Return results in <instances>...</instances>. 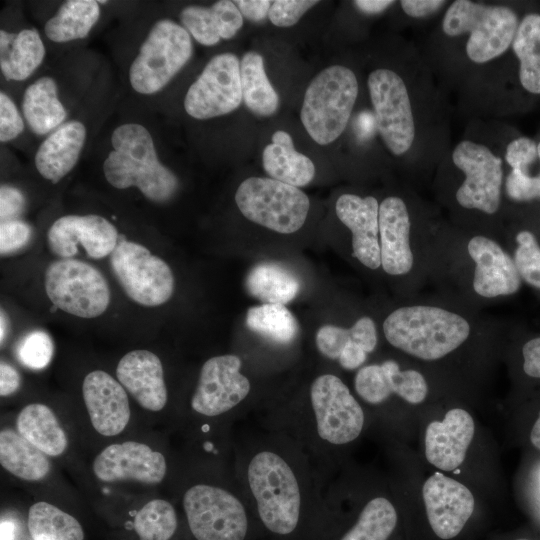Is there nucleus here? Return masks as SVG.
I'll list each match as a JSON object with an SVG mask.
<instances>
[{"label": "nucleus", "mask_w": 540, "mask_h": 540, "mask_svg": "<svg viewBox=\"0 0 540 540\" xmlns=\"http://www.w3.org/2000/svg\"><path fill=\"white\" fill-rule=\"evenodd\" d=\"M524 2L453 0L417 44L437 82L472 118L511 115V48Z\"/></svg>", "instance_id": "nucleus-1"}, {"label": "nucleus", "mask_w": 540, "mask_h": 540, "mask_svg": "<svg viewBox=\"0 0 540 540\" xmlns=\"http://www.w3.org/2000/svg\"><path fill=\"white\" fill-rule=\"evenodd\" d=\"M366 86L377 134L413 188L432 182L449 149L451 105L417 44L402 41L393 65L374 67Z\"/></svg>", "instance_id": "nucleus-2"}, {"label": "nucleus", "mask_w": 540, "mask_h": 540, "mask_svg": "<svg viewBox=\"0 0 540 540\" xmlns=\"http://www.w3.org/2000/svg\"><path fill=\"white\" fill-rule=\"evenodd\" d=\"M511 130L498 119L472 118L451 143L431 182L451 224L502 241L510 208L504 195V148Z\"/></svg>", "instance_id": "nucleus-3"}, {"label": "nucleus", "mask_w": 540, "mask_h": 540, "mask_svg": "<svg viewBox=\"0 0 540 540\" xmlns=\"http://www.w3.org/2000/svg\"><path fill=\"white\" fill-rule=\"evenodd\" d=\"M431 279L442 295L473 309L516 294L523 282L503 242L443 219L437 232Z\"/></svg>", "instance_id": "nucleus-4"}, {"label": "nucleus", "mask_w": 540, "mask_h": 540, "mask_svg": "<svg viewBox=\"0 0 540 540\" xmlns=\"http://www.w3.org/2000/svg\"><path fill=\"white\" fill-rule=\"evenodd\" d=\"M486 325L476 309L449 297L414 296L385 317L382 331L386 341L399 351L435 362L458 351Z\"/></svg>", "instance_id": "nucleus-5"}, {"label": "nucleus", "mask_w": 540, "mask_h": 540, "mask_svg": "<svg viewBox=\"0 0 540 540\" xmlns=\"http://www.w3.org/2000/svg\"><path fill=\"white\" fill-rule=\"evenodd\" d=\"M442 220L437 207L414 188L388 194L379 201L381 269L390 277L410 280L415 296L431 279L433 250Z\"/></svg>", "instance_id": "nucleus-6"}, {"label": "nucleus", "mask_w": 540, "mask_h": 540, "mask_svg": "<svg viewBox=\"0 0 540 540\" xmlns=\"http://www.w3.org/2000/svg\"><path fill=\"white\" fill-rule=\"evenodd\" d=\"M112 150L103 163L107 182L117 189L137 187L150 201L165 203L179 188L176 175L163 165L147 128L138 123L116 127L111 135Z\"/></svg>", "instance_id": "nucleus-7"}, {"label": "nucleus", "mask_w": 540, "mask_h": 540, "mask_svg": "<svg viewBox=\"0 0 540 540\" xmlns=\"http://www.w3.org/2000/svg\"><path fill=\"white\" fill-rule=\"evenodd\" d=\"M359 96L356 73L344 65H332L309 83L300 118L309 136L328 145L347 128Z\"/></svg>", "instance_id": "nucleus-8"}, {"label": "nucleus", "mask_w": 540, "mask_h": 540, "mask_svg": "<svg viewBox=\"0 0 540 540\" xmlns=\"http://www.w3.org/2000/svg\"><path fill=\"white\" fill-rule=\"evenodd\" d=\"M247 477L264 526L274 534L292 533L300 518L301 494L288 463L274 452L261 451L251 459Z\"/></svg>", "instance_id": "nucleus-9"}, {"label": "nucleus", "mask_w": 540, "mask_h": 540, "mask_svg": "<svg viewBox=\"0 0 540 540\" xmlns=\"http://www.w3.org/2000/svg\"><path fill=\"white\" fill-rule=\"evenodd\" d=\"M193 52L191 36L180 24L160 19L151 27L129 68V82L138 93L161 91L187 64Z\"/></svg>", "instance_id": "nucleus-10"}, {"label": "nucleus", "mask_w": 540, "mask_h": 540, "mask_svg": "<svg viewBox=\"0 0 540 540\" xmlns=\"http://www.w3.org/2000/svg\"><path fill=\"white\" fill-rule=\"evenodd\" d=\"M235 201L248 220L281 234L301 229L310 208L308 196L299 188L263 177L245 179Z\"/></svg>", "instance_id": "nucleus-11"}, {"label": "nucleus", "mask_w": 540, "mask_h": 540, "mask_svg": "<svg viewBox=\"0 0 540 540\" xmlns=\"http://www.w3.org/2000/svg\"><path fill=\"white\" fill-rule=\"evenodd\" d=\"M44 283L53 305L77 317H98L110 302L104 276L81 260L68 258L52 262L46 269Z\"/></svg>", "instance_id": "nucleus-12"}, {"label": "nucleus", "mask_w": 540, "mask_h": 540, "mask_svg": "<svg viewBox=\"0 0 540 540\" xmlns=\"http://www.w3.org/2000/svg\"><path fill=\"white\" fill-rule=\"evenodd\" d=\"M110 266L127 296L140 305H162L174 292V276L168 264L141 244L118 241L110 255Z\"/></svg>", "instance_id": "nucleus-13"}, {"label": "nucleus", "mask_w": 540, "mask_h": 540, "mask_svg": "<svg viewBox=\"0 0 540 540\" xmlns=\"http://www.w3.org/2000/svg\"><path fill=\"white\" fill-rule=\"evenodd\" d=\"M183 507L197 540H244L248 520L240 500L227 490L197 484L184 494Z\"/></svg>", "instance_id": "nucleus-14"}, {"label": "nucleus", "mask_w": 540, "mask_h": 540, "mask_svg": "<svg viewBox=\"0 0 540 540\" xmlns=\"http://www.w3.org/2000/svg\"><path fill=\"white\" fill-rule=\"evenodd\" d=\"M240 62L233 53H221L206 64L184 99L186 113L198 120L226 115L241 102Z\"/></svg>", "instance_id": "nucleus-15"}, {"label": "nucleus", "mask_w": 540, "mask_h": 540, "mask_svg": "<svg viewBox=\"0 0 540 540\" xmlns=\"http://www.w3.org/2000/svg\"><path fill=\"white\" fill-rule=\"evenodd\" d=\"M310 398L321 439L343 445L360 435L365 419L363 409L339 377L318 376L311 385Z\"/></svg>", "instance_id": "nucleus-16"}, {"label": "nucleus", "mask_w": 540, "mask_h": 540, "mask_svg": "<svg viewBox=\"0 0 540 540\" xmlns=\"http://www.w3.org/2000/svg\"><path fill=\"white\" fill-rule=\"evenodd\" d=\"M511 52V111L516 114L540 102V3L524 2Z\"/></svg>", "instance_id": "nucleus-17"}, {"label": "nucleus", "mask_w": 540, "mask_h": 540, "mask_svg": "<svg viewBox=\"0 0 540 540\" xmlns=\"http://www.w3.org/2000/svg\"><path fill=\"white\" fill-rule=\"evenodd\" d=\"M241 365V359L232 354L208 359L201 368L191 399L193 410L211 417L221 415L242 402L251 385L240 372Z\"/></svg>", "instance_id": "nucleus-18"}, {"label": "nucleus", "mask_w": 540, "mask_h": 540, "mask_svg": "<svg viewBox=\"0 0 540 540\" xmlns=\"http://www.w3.org/2000/svg\"><path fill=\"white\" fill-rule=\"evenodd\" d=\"M52 253L68 259L78 253V244L94 259L104 258L114 251L118 232L106 218L96 215H65L58 218L47 235Z\"/></svg>", "instance_id": "nucleus-19"}, {"label": "nucleus", "mask_w": 540, "mask_h": 540, "mask_svg": "<svg viewBox=\"0 0 540 540\" xmlns=\"http://www.w3.org/2000/svg\"><path fill=\"white\" fill-rule=\"evenodd\" d=\"M422 495L435 535L443 540L459 535L474 511L471 491L455 479L436 472L424 482Z\"/></svg>", "instance_id": "nucleus-20"}, {"label": "nucleus", "mask_w": 540, "mask_h": 540, "mask_svg": "<svg viewBox=\"0 0 540 540\" xmlns=\"http://www.w3.org/2000/svg\"><path fill=\"white\" fill-rule=\"evenodd\" d=\"M94 475L102 482L136 481L160 483L166 475V460L150 446L125 441L104 448L94 459Z\"/></svg>", "instance_id": "nucleus-21"}, {"label": "nucleus", "mask_w": 540, "mask_h": 540, "mask_svg": "<svg viewBox=\"0 0 540 540\" xmlns=\"http://www.w3.org/2000/svg\"><path fill=\"white\" fill-rule=\"evenodd\" d=\"M335 212L351 233L352 257L367 269L381 268L378 198L344 193L336 201Z\"/></svg>", "instance_id": "nucleus-22"}, {"label": "nucleus", "mask_w": 540, "mask_h": 540, "mask_svg": "<svg viewBox=\"0 0 540 540\" xmlns=\"http://www.w3.org/2000/svg\"><path fill=\"white\" fill-rule=\"evenodd\" d=\"M82 395L94 429L103 436H115L127 426L131 416L125 388L102 370L88 373L82 384Z\"/></svg>", "instance_id": "nucleus-23"}, {"label": "nucleus", "mask_w": 540, "mask_h": 540, "mask_svg": "<svg viewBox=\"0 0 540 540\" xmlns=\"http://www.w3.org/2000/svg\"><path fill=\"white\" fill-rule=\"evenodd\" d=\"M474 431L473 418L466 410L450 409L442 421H432L426 428V459L440 470H455L465 460Z\"/></svg>", "instance_id": "nucleus-24"}, {"label": "nucleus", "mask_w": 540, "mask_h": 540, "mask_svg": "<svg viewBox=\"0 0 540 540\" xmlns=\"http://www.w3.org/2000/svg\"><path fill=\"white\" fill-rule=\"evenodd\" d=\"M116 376L144 409L157 412L165 407L167 389L163 366L153 352L144 349L128 352L118 362Z\"/></svg>", "instance_id": "nucleus-25"}, {"label": "nucleus", "mask_w": 540, "mask_h": 540, "mask_svg": "<svg viewBox=\"0 0 540 540\" xmlns=\"http://www.w3.org/2000/svg\"><path fill=\"white\" fill-rule=\"evenodd\" d=\"M86 141L85 125L78 120L63 123L38 147L35 166L39 174L58 183L76 166Z\"/></svg>", "instance_id": "nucleus-26"}, {"label": "nucleus", "mask_w": 540, "mask_h": 540, "mask_svg": "<svg viewBox=\"0 0 540 540\" xmlns=\"http://www.w3.org/2000/svg\"><path fill=\"white\" fill-rule=\"evenodd\" d=\"M180 21L198 43L213 46L235 36L243 25V16L234 1L220 0L210 7L186 6L180 12Z\"/></svg>", "instance_id": "nucleus-27"}, {"label": "nucleus", "mask_w": 540, "mask_h": 540, "mask_svg": "<svg viewBox=\"0 0 540 540\" xmlns=\"http://www.w3.org/2000/svg\"><path fill=\"white\" fill-rule=\"evenodd\" d=\"M516 265L522 282L540 290V246L536 232L523 205H510L502 242Z\"/></svg>", "instance_id": "nucleus-28"}, {"label": "nucleus", "mask_w": 540, "mask_h": 540, "mask_svg": "<svg viewBox=\"0 0 540 540\" xmlns=\"http://www.w3.org/2000/svg\"><path fill=\"white\" fill-rule=\"evenodd\" d=\"M46 49L34 28L17 33L0 30V69L8 81H23L42 64Z\"/></svg>", "instance_id": "nucleus-29"}, {"label": "nucleus", "mask_w": 540, "mask_h": 540, "mask_svg": "<svg viewBox=\"0 0 540 540\" xmlns=\"http://www.w3.org/2000/svg\"><path fill=\"white\" fill-rule=\"evenodd\" d=\"M265 172L277 181L294 187H303L315 175V166L310 158L295 150L289 133L278 130L272 135V143L262 153Z\"/></svg>", "instance_id": "nucleus-30"}, {"label": "nucleus", "mask_w": 540, "mask_h": 540, "mask_svg": "<svg viewBox=\"0 0 540 540\" xmlns=\"http://www.w3.org/2000/svg\"><path fill=\"white\" fill-rule=\"evenodd\" d=\"M21 109L28 127L37 135H49L65 123L67 117L58 98L57 84L50 76L36 79L25 89Z\"/></svg>", "instance_id": "nucleus-31"}, {"label": "nucleus", "mask_w": 540, "mask_h": 540, "mask_svg": "<svg viewBox=\"0 0 540 540\" xmlns=\"http://www.w3.org/2000/svg\"><path fill=\"white\" fill-rule=\"evenodd\" d=\"M17 429L24 439L48 456H59L67 449V436L47 405L25 406L17 417Z\"/></svg>", "instance_id": "nucleus-32"}, {"label": "nucleus", "mask_w": 540, "mask_h": 540, "mask_svg": "<svg viewBox=\"0 0 540 540\" xmlns=\"http://www.w3.org/2000/svg\"><path fill=\"white\" fill-rule=\"evenodd\" d=\"M298 277L285 266L275 262H261L248 272L245 289L249 295L268 304L292 301L300 291Z\"/></svg>", "instance_id": "nucleus-33"}, {"label": "nucleus", "mask_w": 540, "mask_h": 540, "mask_svg": "<svg viewBox=\"0 0 540 540\" xmlns=\"http://www.w3.org/2000/svg\"><path fill=\"white\" fill-rule=\"evenodd\" d=\"M0 463L15 477L39 481L50 472V462L42 451L11 429L0 432Z\"/></svg>", "instance_id": "nucleus-34"}, {"label": "nucleus", "mask_w": 540, "mask_h": 540, "mask_svg": "<svg viewBox=\"0 0 540 540\" xmlns=\"http://www.w3.org/2000/svg\"><path fill=\"white\" fill-rule=\"evenodd\" d=\"M100 6L94 0H68L44 26L47 38L56 43L85 38L100 17Z\"/></svg>", "instance_id": "nucleus-35"}, {"label": "nucleus", "mask_w": 540, "mask_h": 540, "mask_svg": "<svg viewBox=\"0 0 540 540\" xmlns=\"http://www.w3.org/2000/svg\"><path fill=\"white\" fill-rule=\"evenodd\" d=\"M242 97L247 108L258 116L273 115L279 105V97L271 85L263 57L255 52L245 53L240 62Z\"/></svg>", "instance_id": "nucleus-36"}, {"label": "nucleus", "mask_w": 540, "mask_h": 540, "mask_svg": "<svg viewBox=\"0 0 540 540\" xmlns=\"http://www.w3.org/2000/svg\"><path fill=\"white\" fill-rule=\"evenodd\" d=\"M27 525L33 540L84 539L78 520L48 502H37L29 508Z\"/></svg>", "instance_id": "nucleus-37"}, {"label": "nucleus", "mask_w": 540, "mask_h": 540, "mask_svg": "<svg viewBox=\"0 0 540 540\" xmlns=\"http://www.w3.org/2000/svg\"><path fill=\"white\" fill-rule=\"evenodd\" d=\"M245 322L252 332L277 344L291 343L299 331L297 319L283 304L252 306L246 313Z\"/></svg>", "instance_id": "nucleus-38"}, {"label": "nucleus", "mask_w": 540, "mask_h": 540, "mask_svg": "<svg viewBox=\"0 0 540 540\" xmlns=\"http://www.w3.org/2000/svg\"><path fill=\"white\" fill-rule=\"evenodd\" d=\"M398 515L384 497L371 499L362 509L357 522L341 540H388L396 528Z\"/></svg>", "instance_id": "nucleus-39"}, {"label": "nucleus", "mask_w": 540, "mask_h": 540, "mask_svg": "<svg viewBox=\"0 0 540 540\" xmlns=\"http://www.w3.org/2000/svg\"><path fill=\"white\" fill-rule=\"evenodd\" d=\"M133 527L139 540H169L177 528L176 512L166 500H151L136 513Z\"/></svg>", "instance_id": "nucleus-40"}, {"label": "nucleus", "mask_w": 540, "mask_h": 540, "mask_svg": "<svg viewBox=\"0 0 540 540\" xmlns=\"http://www.w3.org/2000/svg\"><path fill=\"white\" fill-rule=\"evenodd\" d=\"M385 383L390 394H396L410 404L422 403L428 394V383L424 375L415 369L402 370L393 359L381 363Z\"/></svg>", "instance_id": "nucleus-41"}, {"label": "nucleus", "mask_w": 540, "mask_h": 540, "mask_svg": "<svg viewBox=\"0 0 540 540\" xmlns=\"http://www.w3.org/2000/svg\"><path fill=\"white\" fill-rule=\"evenodd\" d=\"M504 195L507 202L513 205L540 202V171L533 173L507 169Z\"/></svg>", "instance_id": "nucleus-42"}, {"label": "nucleus", "mask_w": 540, "mask_h": 540, "mask_svg": "<svg viewBox=\"0 0 540 540\" xmlns=\"http://www.w3.org/2000/svg\"><path fill=\"white\" fill-rule=\"evenodd\" d=\"M53 353V341L50 335L42 330H34L26 334L17 347L18 360L32 370L47 367Z\"/></svg>", "instance_id": "nucleus-43"}, {"label": "nucleus", "mask_w": 540, "mask_h": 540, "mask_svg": "<svg viewBox=\"0 0 540 540\" xmlns=\"http://www.w3.org/2000/svg\"><path fill=\"white\" fill-rule=\"evenodd\" d=\"M507 169L532 172L539 163L536 140L511 130L504 148Z\"/></svg>", "instance_id": "nucleus-44"}, {"label": "nucleus", "mask_w": 540, "mask_h": 540, "mask_svg": "<svg viewBox=\"0 0 540 540\" xmlns=\"http://www.w3.org/2000/svg\"><path fill=\"white\" fill-rule=\"evenodd\" d=\"M354 386L357 394L370 404H380L390 397L381 364L361 367L355 376Z\"/></svg>", "instance_id": "nucleus-45"}, {"label": "nucleus", "mask_w": 540, "mask_h": 540, "mask_svg": "<svg viewBox=\"0 0 540 540\" xmlns=\"http://www.w3.org/2000/svg\"><path fill=\"white\" fill-rule=\"evenodd\" d=\"M448 0H400L396 2L406 21L413 26L433 24L449 5Z\"/></svg>", "instance_id": "nucleus-46"}, {"label": "nucleus", "mask_w": 540, "mask_h": 540, "mask_svg": "<svg viewBox=\"0 0 540 540\" xmlns=\"http://www.w3.org/2000/svg\"><path fill=\"white\" fill-rule=\"evenodd\" d=\"M353 342V328H343L335 325H324L316 333L318 350L329 359L339 358L344 347Z\"/></svg>", "instance_id": "nucleus-47"}, {"label": "nucleus", "mask_w": 540, "mask_h": 540, "mask_svg": "<svg viewBox=\"0 0 540 540\" xmlns=\"http://www.w3.org/2000/svg\"><path fill=\"white\" fill-rule=\"evenodd\" d=\"M316 4V0H276L272 2L268 16L275 26L290 27Z\"/></svg>", "instance_id": "nucleus-48"}, {"label": "nucleus", "mask_w": 540, "mask_h": 540, "mask_svg": "<svg viewBox=\"0 0 540 540\" xmlns=\"http://www.w3.org/2000/svg\"><path fill=\"white\" fill-rule=\"evenodd\" d=\"M32 229L29 224L19 219L1 222L0 252L1 255L15 253L28 244Z\"/></svg>", "instance_id": "nucleus-49"}, {"label": "nucleus", "mask_w": 540, "mask_h": 540, "mask_svg": "<svg viewBox=\"0 0 540 540\" xmlns=\"http://www.w3.org/2000/svg\"><path fill=\"white\" fill-rule=\"evenodd\" d=\"M24 118L14 101L0 92V141L6 143L16 139L24 130Z\"/></svg>", "instance_id": "nucleus-50"}, {"label": "nucleus", "mask_w": 540, "mask_h": 540, "mask_svg": "<svg viewBox=\"0 0 540 540\" xmlns=\"http://www.w3.org/2000/svg\"><path fill=\"white\" fill-rule=\"evenodd\" d=\"M25 208V197L22 192L9 185L0 189V218L1 222L17 220Z\"/></svg>", "instance_id": "nucleus-51"}, {"label": "nucleus", "mask_w": 540, "mask_h": 540, "mask_svg": "<svg viewBox=\"0 0 540 540\" xmlns=\"http://www.w3.org/2000/svg\"><path fill=\"white\" fill-rule=\"evenodd\" d=\"M521 368L530 379L540 381V334L527 338L520 349Z\"/></svg>", "instance_id": "nucleus-52"}, {"label": "nucleus", "mask_w": 540, "mask_h": 540, "mask_svg": "<svg viewBox=\"0 0 540 540\" xmlns=\"http://www.w3.org/2000/svg\"><path fill=\"white\" fill-rule=\"evenodd\" d=\"M353 342L361 346L367 353L375 350L378 342L375 321L369 316H362L352 325Z\"/></svg>", "instance_id": "nucleus-53"}, {"label": "nucleus", "mask_w": 540, "mask_h": 540, "mask_svg": "<svg viewBox=\"0 0 540 540\" xmlns=\"http://www.w3.org/2000/svg\"><path fill=\"white\" fill-rule=\"evenodd\" d=\"M234 3L242 16L253 22L264 20L272 5V1L269 0H237Z\"/></svg>", "instance_id": "nucleus-54"}, {"label": "nucleus", "mask_w": 540, "mask_h": 540, "mask_svg": "<svg viewBox=\"0 0 540 540\" xmlns=\"http://www.w3.org/2000/svg\"><path fill=\"white\" fill-rule=\"evenodd\" d=\"M367 352L355 342H349L342 350L338 361L346 370H354L361 367L367 359Z\"/></svg>", "instance_id": "nucleus-55"}, {"label": "nucleus", "mask_w": 540, "mask_h": 540, "mask_svg": "<svg viewBox=\"0 0 540 540\" xmlns=\"http://www.w3.org/2000/svg\"><path fill=\"white\" fill-rule=\"evenodd\" d=\"M21 384L18 371L6 362L0 364V395L9 396L16 392Z\"/></svg>", "instance_id": "nucleus-56"}, {"label": "nucleus", "mask_w": 540, "mask_h": 540, "mask_svg": "<svg viewBox=\"0 0 540 540\" xmlns=\"http://www.w3.org/2000/svg\"><path fill=\"white\" fill-rule=\"evenodd\" d=\"M356 10L365 16L383 14L396 4L393 0H355L352 2Z\"/></svg>", "instance_id": "nucleus-57"}, {"label": "nucleus", "mask_w": 540, "mask_h": 540, "mask_svg": "<svg viewBox=\"0 0 540 540\" xmlns=\"http://www.w3.org/2000/svg\"><path fill=\"white\" fill-rule=\"evenodd\" d=\"M531 444L540 451V411L530 431Z\"/></svg>", "instance_id": "nucleus-58"}, {"label": "nucleus", "mask_w": 540, "mask_h": 540, "mask_svg": "<svg viewBox=\"0 0 540 540\" xmlns=\"http://www.w3.org/2000/svg\"><path fill=\"white\" fill-rule=\"evenodd\" d=\"M15 527L11 521H1V540H13Z\"/></svg>", "instance_id": "nucleus-59"}, {"label": "nucleus", "mask_w": 540, "mask_h": 540, "mask_svg": "<svg viewBox=\"0 0 540 540\" xmlns=\"http://www.w3.org/2000/svg\"><path fill=\"white\" fill-rule=\"evenodd\" d=\"M9 329V320L6 312L2 309L0 316V341L3 344V341L6 339Z\"/></svg>", "instance_id": "nucleus-60"}, {"label": "nucleus", "mask_w": 540, "mask_h": 540, "mask_svg": "<svg viewBox=\"0 0 540 540\" xmlns=\"http://www.w3.org/2000/svg\"><path fill=\"white\" fill-rule=\"evenodd\" d=\"M536 140V144H537V154H538V159H539V163H540V136L538 139H535Z\"/></svg>", "instance_id": "nucleus-61"}, {"label": "nucleus", "mask_w": 540, "mask_h": 540, "mask_svg": "<svg viewBox=\"0 0 540 540\" xmlns=\"http://www.w3.org/2000/svg\"><path fill=\"white\" fill-rule=\"evenodd\" d=\"M516 540H529V539H526V538H519V539H516Z\"/></svg>", "instance_id": "nucleus-62"}]
</instances>
